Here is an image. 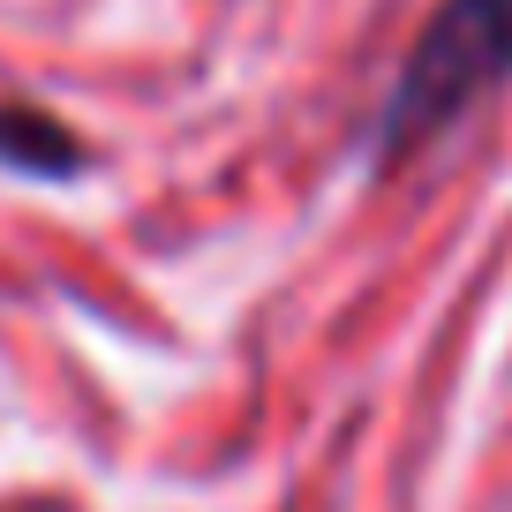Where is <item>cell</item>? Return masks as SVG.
<instances>
[{"label": "cell", "mask_w": 512, "mask_h": 512, "mask_svg": "<svg viewBox=\"0 0 512 512\" xmlns=\"http://www.w3.org/2000/svg\"><path fill=\"white\" fill-rule=\"evenodd\" d=\"M0 166H23V174L61 181V174L83 166V144L38 106H0Z\"/></svg>", "instance_id": "cell-2"}, {"label": "cell", "mask_w": 512, "mask_h": 512, "mask_svg": "<svg viewBox=\"0 0 512 512\" xmlns=\"http://www.w3.org/2000/svg\"><path fill=\"white\" fill-rule=\"evenodd\" d=\"M512 76V0H437L377 106V151L407 159Z\"/></svg>", "instance_id": "cell-1"}, {"label": "cell", "mask_w": 512, "mask_h": 512, "mask_svg": "<svg viewBox=\"0 0 512 512\" xmlns=\"http://www.w3.org/2000/svg\"><path fill=\"white\" fill-rule=\"evenodd\" d=\"M23 512H68V505H23Z\"/></svg>", "instance_id": "cell-3"}]
</instances>
